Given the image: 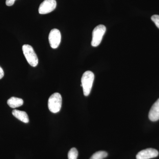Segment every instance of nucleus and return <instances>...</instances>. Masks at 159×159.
Masks as SVG:
<instances>
[{
  "instance_id": "nucleus-1",
  "label": "nucleus",
  "mask_w": 159,
  "mask_h": 159,
  "mask_svg": "<svg viewBox=\"0 0 159 159\" xmlns=\"http://www.w3.org/2000/svg\"><path fill=\"white\" fill-rule=\"evenodd\" d=\"M94 80V74L91 71H86L83 74L81 86L82 87L84 96H88L90 93Z\"/></svg>"
},
{
  "instance_id": "nucleus-2",
  "label": "nucleus",
  "mask_w": 159,
  "mask_h": 159,
  "mask_svg": "<svg viewBox=\"0 0 159 159\" xmlns=\"http://www.w3.org/2000/svg\"><path fill=\"white\" fill-rule=\"evenodd\" d=\"M62 104V98L59 93H54L49 98L48 106L49 110L53 113H57L60 111Z\"/></svg>"
},
{
  "instance_id": "nucleus-3",
  "label": "nucleus",
  "mask_w": 159,
  "mask_h": 159,
  "mask_svg": "<svg viewBox=\"0 0 159 159\" xmlns=\"http://www.w3.org/2000/svg\"><path fill=\"white\" fill-rule=\"evenodd\" d=\"M22 51L23 54L30 65L32 67L36 66L38 64V58L33 48L29 45H24Z\"/></svg>"
},
{
  "instance_id": "nucleus-4",
  "label": "nucleus",
  "mask_w": 159,
  "mask_h": 159,
  "mask_svg": "<svg viewBox=\"0 0 159 159\" xmlns=\"http://www.w3.org/2000/svg\"><path fill=\"white\" fill-rule=\"evenodd\" d=\"M106 31V28L105 26L102 25L97 26L94 29L93 32V38L91 43L92 46L96 47L100 44Z\"/></svg>"
},
{
  "instance_id": "nucleus-5",
  "label": "nucleus",
  "mask_w": 159,
  "mask_h": 159,
  "mask_svg": "<svg viewBox=\"0 0 159 159\" xmlns=\"http://www.w3.org/2000/svg\"><path fill=\"white\" fill-rule=\"evenodd\" d=\"M57 6L56 0H45L40 5L39 12L40 14H46L54 11Z\"/></svg>"
},
{
  "instance_id": "nucleus-6",
  "label": "nucleus",
  "mask_w": 159,
  "mask_h": 159,
  "mask_svg": "<svg viewBox=\"0 0 159 159\" xmlns=\"http://www.w3.org/2000/svg\"><path fill=\"white\" fill-rule=\"evenodd\" d=\"M61 40V34L58 29H53L49 34V41L51 48L56 49L58 48Z\"/></svg>"
},
{
  "instance_id": "nucleus-7",
  "label": "nucleus",
  "mask_w": 159,
  "mask_h": 159,
  "mask_svg": "<svg viewBox=\"0 0 159 159\" xmlns=\"http://www.w3.org/2000/svg\"><path fill=\"white\" fill-rule=\"evenodd\" d=\"M159 155L156 149L148 148L139 152L136 156L137 159H150L156 157Z\"/></svg>"
},
{
  "instance_id": "nucleus-8",
  "label": "nucleus",
  "mask_w": 159,
  "mask_h": 159,
  "mask_svg": "<svg viewBox=\"0 0 159 159\" xmlns=\"http://www.w3.org/2000/svg\"><path fill=\"white\" fill-rule=\"evenodd\" d=\"M148 118L151 121L155 122L159 119V99L154 103L148 114Z\"/></svg>"
},
{
  "instance_id": "nucleus-9",
  "label": "nucleus",
  "mask_w": 159,
  "mask_h": 159,
  "mask_svg": "<svg viewBox=\"0 0 159 159\" xmlns=\"http://www.w3.org/2000/svg\"><path fill=\"white\" fill-rule=\"evenodd\" d=\"M12 114L14 117L23 122L27 123L29 122V116L26 112L18 110H13Z\"/></svg>"
},
{
  "instance_id": "nucleus-10",
  "label": "nucleus",
  "mask_w": 159,
  "mask_h": 159,
  "mask_svg": "<svg viewBox=\"0 0 159 159\" xmlns=\"http://www.w3.org/2000/svg\"><path fill=\"white\" fill-rule=\"evenodd\" d=\"M7 103L11 108H15L21 106L24 103V101L23 99L20 98L12 97L8 99Z\"/></svg>"
},
{
  "instance_id": "nucleus-11",
  "label": "nucleus",
  "mask_w": 159,
  "mask_h": 159,
  "mask_svg": "<svg viewBox=\"0 0 159 159\" xmlns=\"http://www.w3.org/2000/svg\"><path fill=\"white\" fill-rule=\"evenodd\" d=\"M108 154L105 151L97 152L92 155L90 159H103L107 157Z\"/></svg>"
},
{
  "instance_id": "nucleus-12",
  "label": "nucleus",
  "mask_w": 159,
  "mask_h": 159,
  "mask_svg": "<svg viewBox=\"0 0 159 159\" xmlns=\"http://www.w3.org/2000/svg\"><path fill=\"white\" fill-rule=\"evenodd\" d=\"M78 152L76 148H73L69 151L68 154V159H77Z\"/></svg>"
},
{
  "instance_id": "nucleus-13",
  "label": "nucleus",
  "mask_w": 159,
  "mask_h": 159,
  "mask_svg": "<svg viewBox=\"0 0 159 159\" xmlns=\"http://www.w3.org/2000/svg\"><path fill=\"white\" fill-rule=\"evenodd\" d=\"M151 20L159 29V15H154L152 16L151 17Z\"/></svg>"
},
{
  "instance_id": "nucleus-14",
  "label": "nucleus",
  "mask_w": 159,
  "mask_h": 159,
  "mask_svg": "<svg viewBox=\"0 0 159 159\" xmlns=\"http://www.w3.org/2000/svg\"><path fill=\"white\" fill-rule=\"evenodd\" d=\"M16 0H6V5L8 6H12L14 5Z\"/></svg>"
},
{
  "instance_id": "nucleus-15",
  "label": "nucleus",
  "mask_w": 159,
  "mask_h": 159,
  "mask_svg": "<svg viewBox=\"0 0 159 159\" xmlns=\"http://www.w3.org/2000/svg\"><path fill=\"white\" fill-rule=\"evenodd\" d=\"M4 76V71H3V69H2V68L0 66V79H2V78Z\"/></svg>"
}]
</instances>
